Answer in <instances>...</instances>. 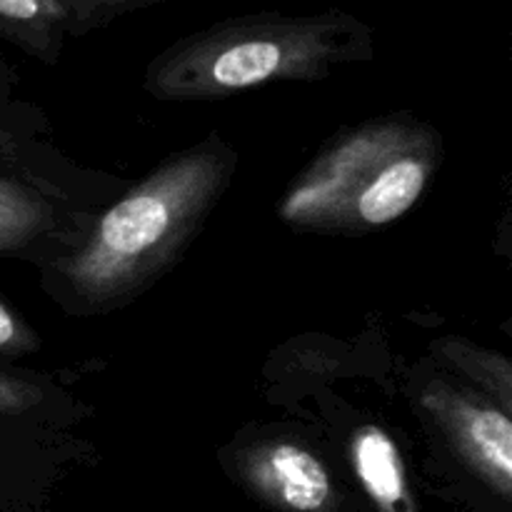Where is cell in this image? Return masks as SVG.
<instances>
[{
    "instance_id": "cell-10",
    "label": "cell",
    "mask_w": 512,
    "mask_h": 512,
    "mask_svg": "<svg viewBox=\"0 0 512 512\" xmlns=\"http://www.w3.org/2000/svg\"><path fill=\"white\" fill-rule=\"evenodd\" d=\"M40 348V338L3 298H0V358H25Z\"/></svg>"
},
{
    "instance_id": "cell-6",
    "label": "cell",
    "mask_w": 512,
    "mask_h": 512,
    "mask_svg": "<svg viewBox=\"0 0 512 512\" xmlns=\"http://www.w3.org/2000/svg\"><path fill=\"white\" fill-rule=\"evenodd\" d=\"M350 463L378 512H418L408 470L388 430L363 425L350 438Z\"/></svg>"
},
{
    "instance_id": "cell-12",
    "label": "cell",
    "mask_w": 512,
    "mask_h": 512,
    "mask_svg": "<svg viewBox=\"0 0 512 512\" xmlns=\"http://www.w3.org/2000/svg\"><path fill=\"white\" fill-rule=\"evenodd\" d=\"M23 160V145H20L18 128L13 125V115L8 110V100L0 93V173L13 175Z\"/></svg>"
},
{
    "instance_id": "cell-1",
    "label": "cell",
    "mask_w": 512,
    "mask_h": 512,
    "mask_svg": "<svg viewBox=\"0 0 512 512\" xmlns=\"http://www.w3.org/2000/svg\"><path fill=\"white\" fill-rule=\"evenodd\" d=\"M235 153L218 138L170 155L143 183L110 205L60 270L93 310L130 303L173 268L225 188Z\"/></svg>"
},
{
    "instance_id": "cell-5",
    "label": "cell",
    "mask_w": 512,
    "mask_h": 512,
    "mask_svg": "<svg viewBox=\"0 0 512 512\" xmlns=\"http://www.w3.org/2000/svg\"><path fill=\"white\" fill-rule=\"evenodd\" d=\"M238 473L255 498L278 512L340 510L330 470L313 450L293 440H265L243 450Z\"/></svg>"
},
{
    "instance_id": "cell-8",
    "label": "cell",
    "mask_w": 512,
    "mask_h": 512,
    "mask_svg": "<svg viewBox=\"0 0 512 512\" xmlns=\"http://www.w3.org/2000/svg\"><path fill=\"white\" fill-rule=\"evenodd\" d=\"M50 225V208L18 175L0 173V255L28 248Z\"/></svg>"
},
{
    "instance_id": "cell-3",
    "label": "cell",
    "mask_w": 512,
    "mask_h": 512,
    "mask_svg": "<svg viewBox=\"0 0 512 512\" xmlns=\"http://www.w3.org/2000/svg\"><path fill=\"white\" fill-rule=\"evenodd\" d=\"M440 138L413 118L365 120L330 140L278 205L283 223L363 235L403 218L428 190Z\"/></svg>"
},
{
    "instance_id": "cell-9",
    "label": "cell",
    "mask_w": 512,
    "mask_h": 512,
    "mask_svg": "<svg viewBox=\"0 0 512 512\" xmlns=\"http://www.w3.org/2000/svg\"><path fill=\"white\" fill-rule=\"evenodd\" d=\"M435 353L443 363L463 373L465 378L473 380L490 400H495L500 410L510 413L512 410V368L505 355L495 350H485L470 340L443 338L435 343Z\"/></svg>"
},
{
    "instance_id": "cell-7",
    "label": "cell",
    "mask_w": 512,
    "mask_h": 512,
    "mask_svg": "<svg viewBox=\"0 0 512 512\" xmlns=\"http://www.w3.org/2000/svg\"><path fill=\"white\" fill-rule=\"evenodd\" d=\"M65 15L60 0H0V33L35 58L53 60Z\"/></svg>"
},
{
    "instance_id": "cell-4",
    "label": "cell",
    "mask_w": 512,
    "mask_h": 512,
    "mask_svg": "<svg viewBox=\"0 0 512 512\" xmlns=\"http://www.w3.org/2000/svg\"><path fill=\"white\" fill-rule=\"evenodd\" d=\"M420 405L428 410L455 455L465 468L495 495H512V423L510 413L485 400L470 398L445 383H430L420 393Z\"/></svg>"
},
{
    "instance_id": "cell-13",
    "label": "cell",
    "mask_w": 512,
    "mask_h": 512,
    "mask_svg": "<svg viewBox=\"0 0 512 512\" xmlns=\"http://www.w3.org/2000/svg\"><path fill=\"white\" fill-rule=\"evenodd\" d=\"M65 8H110V5H125V3H133V0H60Z\"/></svg>"
},
{
    "instance_id": "cell-11",
    "label": "cell",
    "mask_w": 512,
    "mask_h": 512,
    "mask_svg": "<svg viewBox=\"0 0 512 512\" xmlns=\"http://www.w3.org/2000/svg\"><path fill=\"white\" fill-rule=\"evenodd\" d=\"M43 400V390L30 380L0 370V418L23 415Z\"/></svg>"
},
{
    "instance_id": "cell-2",
    "label": "cell",
    "mask_w": 512,
    "mask_h": 512,
    "mask_svg": "<svg viewBox=\"0 0 512 512\" xmlns=\"http://www.w3.org/2000/svg\"><path fill=\"white\" fill-rule=\"evenodd\" d=\"M370 55V35L343 15H263L220 23L180 40L145 70L155 100H223L280 80H325Z\"/></svg>"
}]
</instances>
